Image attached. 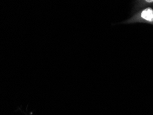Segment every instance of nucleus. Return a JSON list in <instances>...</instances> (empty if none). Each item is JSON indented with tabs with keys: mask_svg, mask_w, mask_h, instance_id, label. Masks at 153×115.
<instances>
[{
	"mask_svg": "<svg viewBox=\"0 0 153 115\" xmlns=\"http://www.w3.org/2000/svg\"><path fill=\"white\" fill-rule=\"evenodd\" d=\"M143 23L153 26V8L144 7L139 9L128 19L121 22V24H133Z\"/></svg>",
	"mask_w": 153,
	"mask_h": 115,
	"instance_id": "1",
	"label": "nucleus"
},
{
	"mask_svg": "<svg viewBox=\"0 0 153 115\" xmlns=\"http://www.w3.org/2000/svg\"><path fill=\"white\" fill-rule=\"evenodd\" d=\"M144 7H153V0H134L132 13Z\"/></svg>",
	"mask_w": 153,
	"mask_h": 115,
	"instance_id": "2",
	"label": "nucleus"
}]
</instances>
